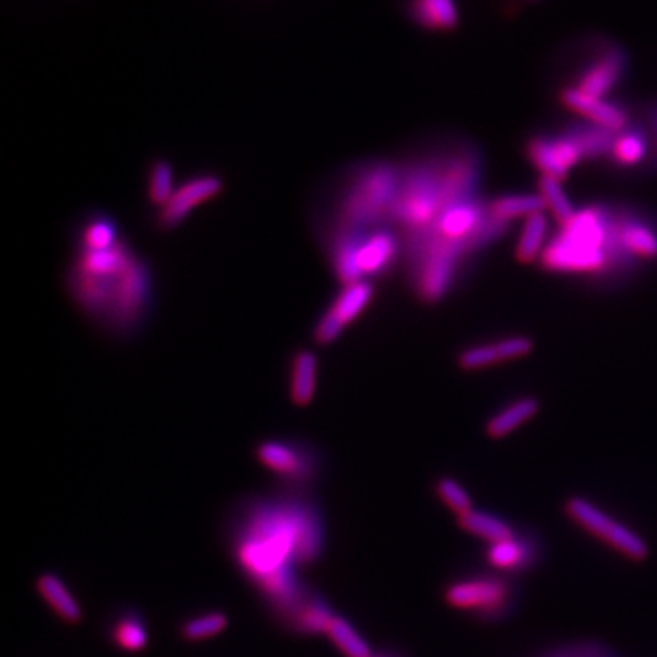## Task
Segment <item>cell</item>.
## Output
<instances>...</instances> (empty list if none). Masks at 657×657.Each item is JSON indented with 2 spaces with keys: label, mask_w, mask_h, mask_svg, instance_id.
Returning a JSON list of instances; mask_svg holds the SVG:
<instances>
[{
  "label": "cell",
  "mask_w": 657,
  "mask_h": 657,
  "mask_svg": "<svg viewBox=\"0 0 657 657\" xmlns=\"http://www.w3.org/2000/svg\"><path fill=\"white\" fill-rule=\"evenodd\" d=\"M320 532L303 510L274 511L238 548V561L272 595L291 592L292 561H313Z\"/></svg>",
  "instance_id": "obj_3"
},
{
  "label": "cell",
  "mask_w": 657,
  "mask_h": 657,
  "mask_svg": "<svg viewBox=\"0 0 657 657\" xmlns=\"http://www.w3.org/2000/svg\"><path fill=\"white\" fill-rule=\"evenodd\" d=\"M334 619V614L331 608L322 603V601H313L311 605L305 606L302 612L296 617V626L307 632V634H322L327 632V628L331 625Z\"/></svg>",
  "instance_id": "obj_33"
},
{
  "label": "cell",
  "mask_w": 657,
  "mask_h": 657,
  "mask_svg": "<svg viewBox=\"0 0 657 657\" xmlns=\"http://www.w3.org/2000/svg\"><path fill=\"white\" fill-rule=\"evenodd\" d=\"M546 234H548V219H546L543 212L526 219L519 241H517V251H515L517 260L521 263H532V261L541 260Z\"/></svg>",
  "instance_id": "obj_26"
},
{
  "label": "cell",
  "mask_w": 657,
  "mask_h": 657,
  "mask_svg": "<svg viewBox=\"0 0 657 657\" xmlns=\"http://www.w3.org/2000/svg\"><path fill=\"white\" fill-rule=\"evenodd\" d=\"M539 411V400L533 397L519 398L508 407H504L501 413L493 415L486 426V433L491 438H504L513 433L515 429L521 428L524 422L535 417Z\"/></svg>",
  "instance_id": "obj_22"
},
{
  "label": "cell",
  "mask_w": 657,
  "mask_h": 657,
  "mask_svg": "<svg viewBox=\"0 0 657 657\" xmlns=\"http://www.w3.org/2000/svg\"><path fill=\"white\" fill-rule=\"evenodd\" d=\"M457 524H459L460 530L471 533L490 544L508 541L515 535V530L508 522L502 521L499 517L486 513V511H468L457 517Z\"/></svg>",
  "instance_id": "obj_20"
},
{
  "label": "cell",
  "mask_w": 657,
  "mask_h": 657,
  "mask_svg": "<svg viewBox=\"0 0 657 657\" xmlns=\"http://www.w3.org/2000/svg\"><path fill=\"white\" fill-rule=\"evenodd\" d=\"M533 351V342L528 336H511L491 344L475 345L459 356V364L466 371H477L484 367L522 358Z\"/></svg>",
  "instance_id": "obj_11"
},
{
  "label": "cell",
  "mask_w": 657,
  "mask_h": 657,
  "mask_svg": "<svg viewBox=\"0 0 657 657\" xmlns=\"http://www.w3.org/2000/svg\"><path fill=\"white\" fill-rule=\"evenodd\" d=\"M435 490H437L440 501L444 502L457 517L473 510L470 493L464 490L457 480L442 477V479L437 480Z\"/></svg>",
  "instance_id": "obj_31"
},
{
  "label": "cell",
  "mask_w": 657,
  "mask_h": 657,
  "mask_svg": "<svg viewBox=\"0 0 657 657\" xmlns=\"http://www.w3.org/2000/svg\"><path fill=\"white\" fill-rule=\"evenodd\" d=\"M229 625V617L223 612H210L205 616L194 617L183 625V637L187 641H201L218 636Z\"/></svg>",
  "instance_id": "obj_30"
},
{
  "label": "cell",
  "mask_w": 657,
  "mask_h": 657,
  "mask_svg": "<svg viewBox=\"0 0 657 657\" xmlns=\"http://www.w3.org/2000/svg\"><path fill=\"white\" fill-rule=\"evenodd\" d=\"M539 190H541V196L546 201V207L552 210L553 216H555V219L561 225L574 218L577 210L574 209V205H572V201L568 199V196L564 194L561 181L541 176V179H539Z\"/></svg>",
  "instance_id": "obj_29"
},
{
  "label": "cell",
  "mask_w": 657,
  "mask_h": 657,
  "mask_svg": "<svg viewBox=\"0 0 657 657\" xmlns=\"http://www.w3.org/2000/svg\"><path fill=\"white\" fill-rule=\"evenodd\" d=\"M563 134L572 139V143L577 146L584 161H594L599 157L612 154V148H614L619 132H614L605 126L595 125V123H588V125L572 126Z\"/></svg>",
  "instance_id": "obj_18"
},
{
  "label": "cell",
  "mask_w": 657,
  "mask_h": 657,
  "mask_svg": "<svg viewBox=\"0 0 657 657\" xmlns=\"http://www.w3.org/2000/svg\"><path fill=\"white\" fill-rule=\"evenodd\" d=\"M119 225L115 219L106 214H94L84 219L79 236H77V251L75 252H101L108 251L121 243Z\"/></svg>",
  "instance_id": "obj_19"
},
{
  "label": "cell",
  "mask_w": 657,
  "mask_h": 657,
  "mask_svg": "<svg viewBox=\"0 0 657 657\" xmlns=\"http://www.w3.org/2000/svg\"><path fill=\"white\" fill-rule=\"evenodd\" d=\"M114 641L121 648L137 652L143 650L148 643L145 625L137 621L136 617H125L121 619L114 628Z\"/></svg>",
  "instance_id": "obj_32"
},
{
  "label": "cell",
  "mask_w": 657,
  "mask_h": 657,
  "mask_svg": "<svg viewBox=\"0 0 657 657\" xmlns=\"http://www.w3.org/2000/svg\"><path fill=\"white\" fill-rule=\"evenodd\" d=\"M625 66V52L619 48H612L583 73L577 90L603 99V95L608 94L616 86L619 77L625 72Z\"/></svg>",
  "instance_id": "obj_15"
},
{
  "label": "cell",
  "mask_w": 657,
  "mask_h": 657,
  "mask_svg": "<svg viewBox=\"0 0 657 657\" xmlns=\"http://www.w3.org/2000/svg\"><path fill=\"white\" fill-rule=\"evenodd\" d=\"M563 103L570 110L583 115L590 123H595V125L605 126V128H610L614 132H623L625 128H628V117L621 108L605 103L599 97L583 94L577 88H566L564 90Z\"/></svg>",
  "instance_id": "obj_12"
},
{
  "label": "cell",
  "mask_w": 657,
  "mask_h": 657,
  "mask_svg": "<svg viewBox=\"0 0 657 657\" xmlns=\"http://www.w3.org/2000/svg\"><path fill=\"white\" fill-rule=\"evenodd\" d=\"M66 283L75 305L119 336L134 333L152 305V271L126 241L108 251L75 252Z\"/></svg>",
  "instance_id": "obj_1"
},
{
  "label": "cell",
  "mask_w": 657,
  "mask_h": 657,
  "mask_svg": "<svg viewBox=\"0 0 657 657\" xmlns=\"http://www.w3.org/2000/svg\"><path fill=\"white\" fill-rule=\"evenodd\" d=\"M543 657H617L610 648L595 643V641H584L575 645L555 648L552 652L544 654Z\"/></svg>",
  "instance_id": "obj_34"
},
{
  "label": "cell",
  "mask_w": 657,
  "mask_h": 657,
  "mask_svg": "<svg viewBox=\"0 0 657 657\" xmlns=\"http://www.w3.org/2000/svg\"><path fill=\"white\" fill-rule=\"evenodd\" d=\"M564 511L583 530L625 555L626 559L634 563L647 561L650 555L647 541L630 528H626L625 524L608 517L605 511L599 510L592 502L584 501L581 497H570L564 502Z\"/></svg>",
  "instance_id": "obj_6"
},
{
  "label": "cell",
  "mask_w": 657,
  "mask_h": 657,
  "mask_svg": "<svg viewBox=\"0 0 657 657\" xmlns=\"http://www.w3.org/2000/svg\"><path fill=\"white\" fill-rule=\"evenodd\" d=\"M223 179L216 174H199L179 185L167 205L157 212V227L159 230L178 229L188 216L199 209L201 205L218 198L223 192Z\"/></svg>",
  "instance_id": "obj_9"
},
{
  "label": "cell",
  "mask_w": 657,
  "mask_h": 657,
  "mask_svg": "<svg viewBox=\"0 0 657 657\" xmlns=\"http://www.w3.org/2000/svg\"><path fill=\"white\" fill-rule=\"evenodd\" d=\"M369 657H395V656H387V654H380V656H375V654H371Z\"/></svg>",
  "instance_id": "obj_35"
},
{
  "label": "cell",
  "mask_w": 657,
  "mask_h": 657,
  "mask_svg": "<svg viewBox=\"0 0 657 657\" xmlns=\"http://www.w3.org/2000/svg\"><path fill=\"white\" fill-rule=\"evenodd\" d=\"M325 634L333 641L334 647L338 648L345 657L371 656V648L367 645V641L356 632L355 626L351 625L344 617L334 616Z\"/></svg>",
  "instance_id": "obj_28"
},
{
  "label": "cell",
  "mask_w": 657,
  "mask_h": 657,
  "mask_svg": "<svg viewBox=\"0 0 657 657\" xmlns=\"http://www.w3.org/2000/svg\"><path fill=\"white\" fill-rule=\"evenodd\" d=\"M318 387V356L309 349L296 351L289 367V395L292 404L307 407L316 397Z\"/></svg>",
  "instance_id": "obj_16"
},
{
  "label": "cell",
  "mask_w": 657,
  "mask_h": 657,
  "mask_svg": "<svg viewBox=\"0 0 657 657\" xmlns=\"http://www.w3.org/2000/svg\"><path fill=\"white\" fill-rule=\"evenodd\" d=\"M37 590L44 597V601L52 606L53 610L68 623H77L83 617V610L75 597L70 594L66 584L53 574H44L37 581Z\"/></svg>",
  "instance_id": "obj_21"
},
{
  "label": "cell",
  "mask_w": 657,
  "mask_h": 657,
  "mask_svg": "<svg viewBox=\"0 0 657 657\" xmlns=\"http://www.w3.org/2000/svg\"><path fill=\"white\" fill-rule=\"evenodd\" d=\"M526 152L533 165L539 168L541 176L557 179V181L568 178L570 170L579 161H583L577 146L572 143L570 137L564 136V134L557 137H533L528 143Z\"/></svg>",
  "instance_id": "obj_10"
},
{
  "label": "cell",
  "mask_w": 657,
  "mask_h": 657,
  "mask_svg": "<svg viewBox=\"0 0 657 657\" xmlns=\"http://www.w3.org/2000/svg\"><path fill=\"white\" fill-rule=\"evenodd\" d=\"M402 167L376 161L360 168L347 181L336 207L334 229H373L393 223Z\"/></svg>",
  "instance_id": "obj_4"
},
{
  "label": "cell",
  "mask_w": 657,
  "mask_h": 657,
  "mask_svg": "<svg viewBox=\"0 0 657 657\" xmlns=\"http://www.w3.org/2000/svg\"><path fill=\"white\" fill-rule=\"evenodd\" d=\"M411 15L429 30H451L459 22L455 0H413Z\"/></svg>",
  "instance_id": "obj_23"
},
{
  "label": "cell",
  "mask_w": 657,
  "mask_h": 657,
  "mask_svg": "<svg viewBox=\"0 0 657 657\" xmlns=\"http://www.w3.org/2000/svg\"><path fill=\"white\" fill-rule=\"evenodd\" d=\"M256 457L267 470L282 477L303 479L309 471V460L302 449L282 440H263L256 448Z\"/></svg>",
  "instance_id": "obj_13"
},
{
  "label": "cell",
  "mask_w": 657,
  "mask_h": 657,
  "mask_svg": "<svg viewBox=\"0 0 657 657\" xmlns=\"http://www.w3.org/2000/svg\"><path fill=\"white\" fill-rule=\"evenodd\" d=\"M400 238L389 225L334 229L327 234V258L342 285L380 278L395 265Z\"/></svg>",
  "instance_id": "obj_5"
},
{
  "label": "cell",
  "mask_w": 657,
  "mask_h": 657,
  "mask_svg": "<svg viewBox=\"0 0 657 657\" xmlns=\"http://www.w3.org/2000/svg\"><path fill=\"white\" fill-rule=\"evenodd\" d=\"M546 209V201L541 194H508L490 201L491 214L504 223L511 219L532 218Z\"/></svg>",
  "instance_id": "obj_24"
},
{
  "label": "cell",
  "mask_w": 657,
  "mask_h": 657,
  "mask_svg": "<svg viewBox=\"0 0 657 657\" xmlns=\"http://www.w3.org/2000/svg\"><path fill=\"white\" fill-rule=\"evenodd\" d=\"M647 152L648 141L645 130L637 126H628L617 134L610 159L619 167H634L645 159Z\"/></svg>",
  "instance_id": "obj_25"
},
{
  "label": "cell",
  "mask_w": 657,
  "mask_h": 657,
  "mask_svg": "<svg viewBox=\"0 0 657 657\" xmlns=\"http://www.w3.org/2000/svg\"><path fill=\"white\" fill-rule=\"evenodd\" d=\"M511 584L501 577H479L449 584L444 601L455 610L471 612L484 621H497L511 612Z\"/></svg>",
  "instance_id": "obj_7"
},
{
  "label": "cell",
  "mask_w": 657,
  "mask_h": 657,
  "mask_svg": "<svg viewBox=\"0 0 657 657\" xmlns=\"http://www.w3.org/2000/svg\"><path fill=\"white\" fill-rule=\"evenodd\" d=\"M373 296L375 287L371 282L344 285L314 325V342L318 345L334 344L345 329L365 313L369 303L373 302Z\"/></svg>",
  "instance_id": "obj_8"
},
{
  "label": "cell",
  "mask_w": 657,
  "mask_h": 657,
  "mask_svg": "<svg viewBox=\"0 0 657 657\" xmlns=\"http://www.w3.org/2000/svg\"><path fill=\"white\" fill-rule=\"evenodd\" d=\"M637 263L621 240L619 209L605 205L577 210L574 218L561 225L546 243L541 254V265L546 271L594 278L625 274Z\"/></svg>",
  "instance_id": "obj_2"
},
{
  "label": "cell",
  "mask_w": 657,
  "mask_h": 657,
  "mask_svg": "<svg viewBox=\"0 0 657 657\" xmlns=\"http://www.w3.org/2000/svg\"><path fill=\"white\" fill-rule=\"evenodd\" d=\"M621 240L637 261L656 260L657 229L652 221L639 216L634 210L619 209Z\"/></svg>",
  "instance_id": "obj_14"
},
{
  "label": "cell",
  "mask_w": 657,
  "mask_h": 657,
  "mask_svg": "<svg viewBox=\"0 0 657 657\" xmlns=\"http://www.w3.org/2000/svg\"><path fill=\"white\" fill-rule=\"evenodd\" d=\"M539 559L537 543L532 539L513 535L508 541L491 544L488 550V561L493 568L504 572H526Z\"/></svg>",
  "instance_id": "obj_17"
},
{
  "label": "cell",
  "mask_w": 657,
  "mask_h": 657,
  "mask_svg": "<svg viewBox=\"0 0 657 657\" xmlns=\"http://www.w3.org/2000/svg\"><path fill=\"white\" fill-rule=\"evenodd\" d=\"M176 183H174V167L168 159H157L150 168H148V181H146V196L148 201L157 207L163 209L170 198L176 192Z\"/></svg>",
  "instance_id": "obj_27"
}]
</instances>
